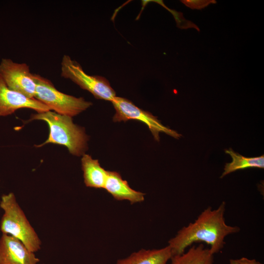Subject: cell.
<instances>
[{
    "instance_id": "cell-8",
    "label": "cell",
    "mask_w": 264,
    "mask_h": 264,
    "mask_svg": "<svg viewBox=\"0 0 264 264\" xmlns=\"http://www.w3.org/2000/svg\"><path fill=\"white\" fill-rule=\"evenodd\" d=\"M21 109H30L37 113L51 110L35 98H30L9 88L0 76V116H6Z\"/></svg>"
},
{
    "instance_id": "cell-3",
    "label": "cell",
    "mask_w": 264,
    "mask_h": 264,
    "mask_svg": "<svg viewBox=\"0 0 264 264\" xmlns=\"http://www.w3.org/2000/svg\"><path fill=\"white\" fill-rule=\"evenodd\" d=\"M0 207L4 212L0 223L2 234L19 240L32 252L39 251L42 242L18 203L14 194L3 195Z\"/></svg>"
},
{
    "instance_id": "cell-14",
    "label": "cell",
    "mask_w": 264,
    "mask_h": 264,
    "mask_svg": "<svg viewBox=\"0 0 264 264\" xmlns=\"http://www.w3.org/2000/svg\"><path fill=\"white\" fill-rule=\"evenodd\" d=\"M225 153L231 156L232 161L225 164L220 178L239 170L249 168H264V155L257 157H246L235 153L231 148L225 150Z\"/></svg>"
},
{
    "instance_id": "cell-12",
    "label": "cell",
    "mask_w": 264,
    "mask_h": 264,
    "mask_svg": "<svg viewBox=\"0 0 264 264\" xmlns=\"http://www.w3.org/2000/svg\"><path fill=\"white\" fill-rule=\"evenodd\" d=\"M81 161L85 185L90 188L104 189L108 171L100 166L98 160L93 159L89 154H84Z\"/></svg>"
},
{
    "instance_id": "cell-4",
    "label": "cell",
    "mask_w": 264,
    "mask_h": 264,
    "mask_svg": "<svg viewBox=\"0 0 264 264\" xmlns=\"http://www.w3.org/2000/svg\"><path fill=\"white\" fill-rule=\"evenodd\" d=\"M36 84L35 99L59 114L72 117L85 111L92 105L91 102L83 97H76L57 90L46 78L33 74Z\"/></svg>"
},
{
    "instance_id": "cell-5",
    "label": "cell",
    "mask_w": 264,
    "mask_h": 264,
    "mask_svg": "<svg viewBox=\"0 0 264 264\" xmlns=\"http://www.w3.org/2000/svg\"><path fill=\"white\" fill-rule=\"evenodd\" d=\"M61 76L90 92L95 98L111 102L116 96L109 81L100 76L89 75L77 61L68 55L63 57L61 63Z\"/></svg>"
},
{
    "instance_id": "cell-13",
    "label": "cell",
    "mask_w": 264,
    "mask_h": 264,
    "mask_svg": "<svg viewBox=\"0 0 264 264\" xmlns=\"http://www.w3.org/2000/svg\"><path fill=\"white\" fill-rule=\"evenodd\" d=\"M214 255L209 248L200 243L181 254L173 256L170 264H214Z\"/></svg>"
},
{
    "instance_id": "cell-10",
    "label": "cell",
    "mask_w": 264,
    "mask_h": 264,
    "mask_svg": "<svg viewBox=\"0 0 264 264\" xmlns=\"http://www.w3.org/2000/svg\"><path fill=\"white\" fill-rule=\"evenodd\" d=\"M104 189L115 199L128 200L131 204L142 202L145 198V194L131 188L127 181L115 171H108Z\"/></svg>"
},
{
    "instance_id": "cell-9",
    "label": "cell",
    "mask_w": 264,
    "mask_h": 264,
    "mask_svg": "<svg viewBox=\"0 0 264 264\" xmlns=\"http://www.w3.org/2000/svg\"><path fill=\"white\" fill-rule=\"evenodd\" d=\"M40 261L19 240L2 234L0 238V264H37Z\"/></svg>"
},
{
    "instance_id": "cell-7",
    "label": "cell",
    "mask_w": 264,
    "mask_h": 264,
    "mask_svg": "<svg viewBox=\"0 0 264 264\" xmlns=\"http://www.w3.org/2000/svg\"><path fill=\"white\" fill-rule=\"evenodd\" d=\"M0 76L7 87L27 97L35 98L36 84L29 66L11 59L2 58L0 62Z\"/></svg>"
},
{
    "instance_id": "cell-6",
    "label": "cell",
    "mask_w": 264,
    "mask_h": 264,
    "mask_svg": "<svg viewBox=\"0 0 264 264\" xmlns=\"http://www.w3.org/2000/svg\"><path fill=\"white\" fill-rule=\"evenodd\" d=\"M115 110L112 119L114 122L137 120L146 124L155 140L159 141V133L164 132L178 139L181 135L175 131L163 125L152 113L139 108L129 100L115 96L111 102Z\"/></svg>"
},
{
    "instance_id": "cell-11",
    "label": "cell",
    "mask_w": 264,
    "mask_h": 264,
    "mask_svg": "<svg viewBox=\"0 0 264 264\" xmlns=\"http://www.w3.org/2000/svg\"><path fill=\"white\" fill-rule=\"evenodd\" d=\"M172 256L168 245L158 249H143L118 260L116 264H168Z\"/></svg>"
},
{
    "instance_id": "cell-2",
    "label": "cell",
    "mask_w": 264,
    "mask_h": 264,
    "mask_svg": "<svg viewBox=\"0 0 264 264\" xmlns=\"http://www.w3.org/2000/svg\"><path fill=\"white\" fill-rule=\"evenodd\" d=\"M30 120L44 121L49 127L47 139L36 146L37 147L51 143L66 147L73 155L80 156L85 154L88 149V137L85 129L75 124L71 117L48 110L32 114Z\"/></svg>"
},
{
    "instance_id": "cell-16",
    "label": "cell",
    "mask_w": 264,
    "mask_h": 264,
    "mask_svg": "<svg viewBox=\"0 0 264 264\" xmlns=\"http://www.w3.org/2000/svg\"><path fill=\"white\" fill-rule=\"evenodd\" d=\"M230 264H263L255 259H249L246 257L239 259H230Z\"/></svg>"
},
{
    "instance_id": "cell-1",
    "label": "cell",
    "mask_w": 264,
    "mask_h": 264,
    "mask_svg": "<svg viewBox=\"0 0 264 264\" xmlns=\"http://www.w3.org/2000/svg\"><path fill=\"white\" fill-rule=\"evenodd\" d=\"M225 207L226 203L224 201L216 209L209 206L194 222L180 229L168 241V245L172 255L184 253L188 247L197 242H204L209 245V249L213 255L220 252L225 245V237L240 231L239 226L226 223Z\"/></svg>"
},
{
    "instance_id": "cell-15",
    "label": "cell",
    "mask_w": 264,
    "mask_h": 264,
    "mask_svg": "<svg viewBox=\"0 0 264 264\" xmlns=\"http://www.w3.org/2000/svg\"><path fill=\"white\" fill-rule=\"evenodd\" d=\"M187 6L191 8H196L198 6V9H201L206 6L208 4L212 2V1H198V0H183L181 1Z\"/></svg>"
},
{
    "instance_id": "cell-17",
    "label": "cell",
    "mask_w": 264,
    "mask_h": 264,
    "mask_svg": "<svg viewBox=\"0 0 264 264\" xmlns=\"http://www.w3.org/2000/svg\"></svg>"
}]
</instances>
